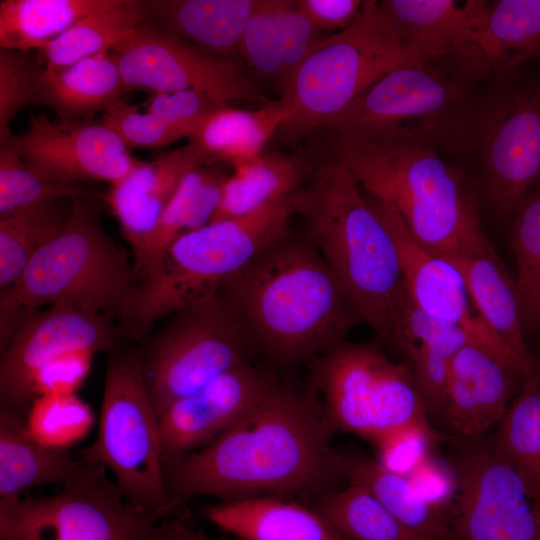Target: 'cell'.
<instances>
[{
	"label": "cell",
	"mask_w": 540,
	"mask_h": 540,
	"mask_svg": "<svg viewBox=\"0 0 540 540\" xmlns=\"http://www.w3.org/2000/svg\"><path fill=\"white\" fill-rule=\"evenodd\" d=\"M333 434L311 385L278 382L213 441L166 466V485L182 504L196 496L311 495L343 478Z\"/></svg>",
	"instance_id": "6da1fadb"
},
{
	"label": "cell",
	"mask_w": 540,
	"mask_h": 540,
	"mask_svg": "<svg viewBox=\"0 0 540 540\" xmlns=\"http://www.w3.org/2000/svg\"><path fill=\"white\" fill-rule=\"evenodd\" d=\"M309 137L315 156L337 163L392 206L428 251L451 260L491 244L460 171L412 130L366 124L320 128Z\"/></svg>",
	"instance_id": "7a4b0ae2"
},
{
	"label": "cell",
	"mask_w": 540,
	"mask_h": 540,
	"mask_svg": "<svg viewBox=\"0 0 540 540\" xmlns=\"http://www.w3.org/2000/svg\"><path fill=\"white\" fill-rule=\"evenodd\" d=\"M217 294L252 352L280 364L312 362L362 320L304 229L288 227Z\"/></svg>",
	"instance_id": "3957f363"
},
{
	"label": "cell",
	"mask_w": 540,
	"mask_h": 540,
	"mask_svg": "<svg viewBox=\"0 0 540 540\" xmlns=\"http://www.w3.org/2000/svg\"><path fill=\"white\" fill-rule=\"evenodd\" d=\"M315 157L310 176L292 194L295 214L376 342L393 351L405 290L394 239L357 181L337 163Z\"/></svg>",
	"instance_id": "277c9868"
},
{
	"label": "cell",
	"mask_w": 540,
	"mask_h": 540,
	"mask_svg": "<svg viewBox=\"0 0 540 540\" xmlns=\"http://www.w3.org/2000/svg\"><path fill=\"white\" fill-rule=\"evenodd\" d=\"M494 71L482 52L408 61L317 129L397 124L425 139L444 157L475 162L477 104Z\"/></svg>",
	"instance_id": "5b68a950"
},
{
	"label": "cell",
	"mask_w": 540,
	"mask_h": 540,
	"mask_svg": "<svg viewBox=\"0 0 540 540\" xmlns=\"http://www.w3.org/2000/svg\"><path fill=\"white\" fill-rule=\"evenodd\" d=\"M295 215L292 195L240 218L210 223L171 243L138 275L118 325L138 342L165 316L210 295L281 235Z\"/></svg>",
	"instance_id": "8992f818"
},
{
	"label": "cell",
	"mask_w": 540,
	"mask_h": 540,
	"mask_svg": "<svg viewBox=\"0 0 540 540\" xmlns=\"http://www.w3.org/2000/svg\"><path fill=\"white\" fill-rule=\"evenodd\" d=\"M136 281L134 261L106 233L89 197L79 196L61 233L0 291V320L56 303L118 320Z\"/></svg>",
	"instance_id": "52a82bcc"
},
{
	"label": "cell",
	"mask_w": 540,
	"mask_h": 540,
	"mask_svg": "<svg viewBox=\"0 0 540 540\" xmlns=\"http://www.w3.org/2000/svg\"><path fill=\"white\" fill-rule=\"evenodd\" d=\"M85 464L116 476L126 500L156 520L186 519L168 490L158 417L147 391L137 345L107 354L104 394L95 441L77 451Z\"/></svg>",
	"instance_id": "ba28073f"
},
{
	"label": "cell",
	"mask_w": 540,
	"mask_h": 540,
	"mask_svg": "<svg viewBox=\"0 0 540 540\" xmlns=\"http://www.w3.org/2000/svg\"><path fill=\"white\" fill-rule=\"evenodd\" d=\"M415 59L381 17L377 1H364L355 23L324 37L292 76L279 98L289 113L279 139L308 137L386 73Z\"/></svg>",
	"instance_id": "9c48e42d"
},
{
	"label": "cell",
	"mask_w": 540,
	"mask_h": 540,
	"mask_svg": "<svg viewBox=\"0 0 540 540\" xmlns=\"http://www.w3.org/2000/svg\"><path fill=\"white\" fill-rule=\"evenodd\" d=\"M311 365L310 385L333 433L374 443L400 426L429 422L411 368L392 359L378 342L345 340Z\"/></svg>",
	"instance_id": "30bf717a"
},
{
	"label": "cell",
	"mask_w": 540,
	"mask_h": 540,
	"mask_svg": "<svg viewBox=\"0 0 540 540\" xmlns=\"http://www.w3.org/2000/svg\"><path fill=\"white\" fill-rule=\"evenodd\" d=\"M138 343L158 418L177 401L249 362L253 353L238 320L217 293L176 311L164 327Z\"/></svg>",
	"instance_id": "8fae6325"
},
{
	"label": "cell",
	"mask_w": 540,
	"mask_h": 540,
	"mask_svg": "<svg viewBox=\"0 0 540 540\" xmlns=\"http://www.w3.org/2000/svg\"><path fill=\"white\" fill-rule=\"evenodd\" d=\"M474 160L492 209L512 219L540 178V105L532 77L520 68L494 71L485 83L475 115Z\"/></svg>",
	"instance_id": "7c38bea8"
},
{
	"label": "cell",
	"mask_w": 540,
	"mask_h": 540,
	"mask_svg": "<svg viewBox=\"0 0 540 540\" xmlns=\"http://www.w3.org/2000/svg\"><path fill=\"white\" fill-rule=\"evenodd\" d=\"M105 471L52 496L0 499L1 540H169L164 522L130 504Z\"/></svg>",
	"instance_id": "4fadbf2b"
},
{
	"label": "cell",
	"mask_w": 540,
	"mask_h": 540,
	"mask_svg": "<svg viewBox=\"0 0 540 540\" xmlns=\"http://www.w3.org/2000/svg\"><path fill=\"white\" fill-rule=\"evenodd\" d=\"M127 343L114 318L67 303L19 311L0 320V408L26 417L34 401V377L56 357L75 350L108 354Z\"/></svg>",
	"instance_id": "5bb4252c"
},
{
	"label": "cell",
	"mask_w": 540,
	"mask_h": 540,
	"mask_svg": "<svg viewBox=\"0 0 540 540\" xmlns=\"http://www.w3.org/2000/svg\"><path fill=\"white\" fill-rule=\"evenodd\" d=\"M458 493L441 540H540V512L490 439L452 437Z\"/></svg>",
	"instance_id": "9a60e30c"
},
{
	"label": "cell",
	"mask_w": 540,
	"mask_h": 540,
	"mask_svg": "<svg viewBox=\"0 0 540 540\" xmlns=\"http://www.w3.org/2000/svg\"><path fill=\"white\" fill-rule=\"evenodd\" d=\"M127 92L196 91L221 106L231 101H269L237 63L213 55L186 39L142 23L113 51Z\"/></svg>",
	"instance_id": "2e32d148"
},
{
	"label": "cell",
	"mask_w": 540,
	"mask_h": 540,
	"mask_svg": "<svg viewBox=\"0 0 540 540\" xmlns=\"http://www.w3.org/2000/svg\"><path fill=\"white\" fill-rule=\"evenodd\" d=\"M4 144L40 175L56 181L113 185L141 163L112 130L94 119L59 123L31 112L27 130Z\"/></svg>",
	"instance_id": "e0dca14e"
},
{
	"label": "cell",
	"mask_w": 540,
	"mask_h": 540,
	"mask_svg": "<svg viewBox=\"0 0 540 540\" xmlns=\"http://www.w3.org/2000/svg\"><path fill=\"white\" fill-rule=\"evenodd\" d=\"M528 375L511 353L470 339L450 365L440 419L452 437H484L500 423Z\"/></svg>",
	"instance_id": "ac0fdd59"
},
{
	"label": "cell",
	"mask_w": 540,
	"mask_h": 540,
	"mask_svg": "<svg viewBox=\"0 0 540 540\" xmlns=\"http://www.w3.org/2000/svg\"><path fill=\"white\" fill-rule=\"evenodd\" d=\"M278 382L269 371L246 362L174 403L158 418L164 466L213 441Z\"/></svg>",
	"instance_id": "d6986e66"
},
{
	"label": "cell",
	"mask_w": 540,
	"mask_h": 540,
	"mask_svg": "<svg viewBox=\"0 0 540 540\" xmlns=\"http://www.w3.org/2000/svg\"><path fill=\"white\" fill-rule=\"evenodd\" d=\"M365 194L394 239L404 284L413 303L427 315L461 327L471 340L512 353L476 310L459 269L420 245L392 206Z\"/></svg>",
	"instance_id": "ffe728a7"
},
{
	"label": "cell",
	"mask_w": 540,
	"mask_h": 540,
	"mask_svg": "<svg viewBox=\"0 0 540 540\" xmlns=\"http://www.w3.org/2000/svg\"><path fill=\"white\" fill-rule=\"evenodd\" d=\"M484 0H382L377 8L419 59L482 52L488 57ZM489 58V57H488Z\"/></svg>",
	"instance_id": "44dd1931"
},
{
	"label": "cell",
	"mask_w": 540,
	"mask_h": 540,
	"mask_svg": "<svg viewBox=\"0 0 540 540\" xmlns=\"http://www.w3.org/2000/svg\"><path fill=\"white\" fill-rule=\"evenodd\" d=\"M194 144L162 153L135 167L111 185L105 200L135 252L151 232L183 179L194 169L212 165Z\"/></svg>",
	"instance_id": "7402d4cb"
},
{
	"label": "cell",
	"mask_w": 540,
	"mask_h": 540,
	"mask_svg": "<svg viewBox=\"0 0 540 540\" xmlns=\"http://www.w3.org/2000/svg\"><path fill=\"white\" fill-rule=\"evenodd\" d=\"M470 339L461 327L422 312L405 287L392 352L411 368L428 415L440 418L450 365Z\"/></svg>",
	"instance_id": "603a6c76"
},
{
	"label": "cell",
	"mask_w": 540,
	"mask_h": 540,
	"mask_svg": "<svg viewBox=\"0 0 540 540\" xmlns=\"http://www.w3.org/2000/svg\"><path fill=\"white\" fill-rule=\"evenodd\" d=\"M25 418L0 408V499L20 497L23 491L44 484L65 486L106 470L102 464L80 462L69 449L40 443Z\"/></svg>",
	"instance_id": "cb8c5ba5"
},
{
	"label": "cell",
	"mask_w": 540,
	"mask_h": 540,
	"mask_svg": "<svg viewBox=\"0 0 540 540\" xmlns=\"http://www.w3.org/2000/svg\"><path fill=\"white\" fill-rule=\"evenodd\" d=\"M203 515L241 540H345L311 506L282 496L220 501Z\"/></svg>",
	"instance_id": "d4e9b609"
},
{
	"label": "cell",
	"mask_w": 540,
	"mask_h": 540,
	"mask_svg": "<svg viewBox=\"0 0 540 540\" xmlns=\"http://www.w3.org/2000/svg\"><path fill=\"white\" fill-rule=\"evenodd\" d=\"M448 261L461 272L471 300L488 327L529 374L535 373L522 326L516 280L492 244Z\"/></svg>",
	"instance_id": "484cf974"
},
{
	"label": "cell",
	"mask_w": 540,
	"mask_h": 540,
	"mask_svg": "<svg viewBox=\"0 0 540 540\" xmlns=\"http://www.w3.org/2000/svg\"><path fill=\"white\" fill-rule=\"evenodd\" d=\"M316 157L309 148L297 153L263 151L234 167L225 181L210 223L229 221L291 196L310 176Z\"/></svg>",
	"instance_id": "4316f807"
},
{
	"label": "cell",
	"mask_w": 540,
	"mask_h": 540,
	"mask_svg": "<svg viewBox=\"0 0 540 540\" xmlns=\"http://www.w3.org/2000/svg\"><path fill=\"white\" fill-rule=\"evenodd\" d=\"M254 3L255 0L143 1L146 11L144 22L155 20L157 25L153 26L235 62L233 57L239 54L242 34Z\"/></svg>",
	"instance_id": "83f0119b"
},
{
	"label": "cell",
	"mask_w": 540,
	"mask_h": 540,
	"mask_svg": "<svg viewBox=\"0 0 540 540\" xmlns=\"http://www.w3.org/2000/svg\"><path fill=\"white\" fill-rule=\"evenodd\" d=\"M126 93L111 51L63 67L46 65L41 80V104L55 111L59 123L93 119Z\"/></svg>",
	"instance_id": "f1b7e54d"
},
{
	"label": "cell",
	"mask_w": 540,
	"mask_h": 540,
	"mask_svg": "<svg viewBox=\"0 0 540 540\" xmlns=\"http://www.w3.org/2000/svg\"><path fill=\"white\" fill-rule=\"evenodd\" d=\"M288 119V110L279 100L255 110L226 105L203 120L190 142L213 164L227 162L235 167L261 154Z\"/></svg>",
	"instance_id": "f546056e"
},
{
	"label": "cell",
	"mask_w": 540,
	"mask_h": 540,
	"mask_svg": "<svg viewBox=\"0 0 540 540\" xmlns=\"http://www.w3.org/2000/svg\"><path fill=\"white\" fill-rule=\"evenodd\" d=\"M227 178L218 163L186 175L151 232L133 252L136 275L175 240L209 224Z\"/></svg>",
	"instance_id": "4dcf8cb0"
},
{
	"label": "cell",
	"mask_w": 540,
	"mask_h": 540,
	"mask_svg": "<svg viewBox=\"0 0 540 540\" xmlns=\"http://www.w3.org/2000/svg\"><path fill=\"white\" fill-rule=\"evenodd\" d=\"M540 512V375H528L490 439Z\"/></svg>",
	"instance_id": "1f68e13d"
},
{
	"label": "cell",
	"mask_w": 540,
	"mask_h": 540,
	"mask_svg": "<svg viewBox=\"0 0 540 540\" xmlns=\"http://www.w3.org/2000/svg\"><path fill=\"white\" fill-rule=\"evenodd\" d=\"M341 454L342 477L369 490L388 511L411 531L441 540L445 516L433 509L417 492L408 477L393 473L376 459L358 452Z\"/></svg>",
	"instance_id": "d6a6232c"
},
{
	"label": "cell",
	"mask_w": 540,
	"mask_h": 540,
	"mask_svg": "<svg viewBox=\"0 0 540 540\" xmlns=\"http://www.w3.org/2000/svg\"><path fill=\"white\" fill-rule=\"evenodd\" d=\"M112 0H2L0 47L41 50L80 19Z\"/></svg>",
	"instance_id": "836d02e7"
},
{
	"label": "cell",
	"mask_w": 540,
	"mask_h": 540,
	"mask_svg": "<svg viewBox=\"0 0 540 540\" xmlns=\"http://www.w3.org/2000/svg\"><path fill=\"white\" fill-rule=\"evenodd\" d=\"M74 198L51 199L0 218V291L13 284L33 257L64 229Z\"/></svg>",
	"instance_id": "e575fe53"
},
{
	"label": "cell",
	"mask_w": 540,
	"mask_h": 540,
	"mask_svg": "<svg viewBox=\"0 0 540 540\" xmlns=\"http://www.w3.org/2000/svg\"><path fill=\"white\" fill-rule=\"evenodd\" d=\"M145 17L143 1L112 0L107 7L77 21L39 52L47 66L63 67L113 51L131 36Z\"/></svg>",
	"instance_id": "d590c367"
},
{
	"label": "cell",
	"mask_w": 540,
	"mask_h": 540,
	"mask_svg": "<svg viewBox=\"0 0 540 540\" xmlns=\"http://www.w3.org/2000/svg\"><path fill=\"white\" fill-rule=\"evenodd\" d=\"M310 506L345 540H429L404 526L359 485L348 483L317 496Z\"/></svg>",
	"instance_id": "8d00e7d4"
},
{
	"label": "cell",
	"mask_w": 540,
	"mask_h": 540,
	"mask_svg": "<svg viewBox=\"0 0 540 540\" xmlns=\"http://www.w3.org/2000/svg\"><path fill=\"white\" fill-rule=\"evenodd\" d=\"M485 31L495 71L519 69L540 58V0L488 1Z\"/></svg>",
	"instance_id": "74e56055"
},
{
	"label": "cell",
	"mask_w": 540,
	"mask_h": 540,
	"mask_svg": "<svg viewBox=\"0 0 540 540\" xmlns=\"http://www.w3.org/2000/svg\"><path fill=\"white\" fill-rule=\"evenodd\" d=\"M510 244L524 332L540 321V178L526 194L511 219Z\"/></svg>",
	"instance_id": "f35d334b"
},
{
	"label": "cell",
	"mask_w": 540,
	"mask_h": 540,
	"mask_svg": "<svg viewBox=\"0 0 540 540\" xmlns=\"http://www.w3.org/2000/svg\"><path fill=\"white\" fill-rule=\"evenodd\" d=\"M282 0H255L240 41L239 54L258 78L283 94L286 82L280 34Z\"/></svg>",
	"instance_id": "ab89813d"
},
{
	"label": "cell",
	"mask_w": 540,
	"mask_h": 540,
	"mask_svg": "<svg viewBox=\"0 0 540 540\" xmlns=\"http://www.w3.org/2000/svg\"><path fill=\"white\" fill-rule=\"evenodd\" d=\"M25 421L29 432L40 443L68 449L87 435L94 414L76 393L46 394L34 399Z\"/></svg>",
	"instance_id": "60d3db41"
},
{
	"label": "cell",
	"mask_w": 540,
	"mask_h": 540,
	"mask_svg": "<svg viewBox=\"0 0 540 540\" xmlns=\"http://www.w3.org/2000/svg\"><path fill=\"white\" fill-rule=\"evenodd\" d=\"M87 195L78 182L46 178L8 144L0 145V218L22 207L56 198Z\"/></svg>",
	"instance_id": "b9f144b4"
},
{
	"label": "cell",
	"mask_w": 540,
	"mask_h": 540,
	"mask_svg": "<svg viewBox=\"0 0 540 540\" xmlns=\"http://www.w3.org/2000/svg\"><path fill=\"white\" fill-rule=\"evenodd\" d=\"M46 63L38 51L0 49V144L13 135L9 124L22 108L41 104V80Z\"/></svg>",
	"instance_id": "7bdbcfd3"
},
{
	"label": "cell",
	"mask_w": 540,
	"mask_h": 540,
	"mask_svg": "<svg viewBox=\"0 0 540 540\" xmlns=\"http://www.w3.org/2000/svg\"><path fill=\"white\" fill-rule=\"evenodd\" d=\"M119 99L102 113L100 122L112 130L128 148L168 146L185 135L160 118Z\"/></svg>",
	"instance_id": "ee69618b"
},
{
	"label": "cell",
	"mask_w": 540,
	"mask_h": 540,
	"mask_svg": "<svg viewBox=\"0 0 540 540\" xmlns=\"http://www.w3.org/2000/svg\"><path fill=\"white\" fill-rule=\"evenodd\" d=\"M440 435L429 422H414L400 426L374 444L377 462L385 469L408 477L433 452Z\"/></svg>",
	"instance_id": "f6af8a7d"
},
{
	"label": "cell",
	"mask_w": 540,
	"mask_h": 540,
	"mask_svg": "<svg viewBox=\"0 0 540 540\" xmlns=\"http://www.w3.org/2000/svg\"><path fill=\"white\" fill-rule=\"evenodd\" d=\"M146 111L191 138L203 120L222 107L212 99L193 90L170 93H149L143 104Z\"/></svg>",
	"instance_id": "bcb514c9"
},
{
	"label": "cell",
	"mask_w": 540,
	"mask_h": 540,
	"mask_svg": "<svg viewBox=\"0 0 540 540\" xmlns=\"http://www.w3.org/2000/svg\"><path fill=\"white\" fill-rule=\"evenodd\" d=\"M319 31L300 10L296 1L282 0L280 34L286 87L302 62L324 38L319 36Z\"/></svg>",
	"instance_id": "7dc6e473"
},
{
	"label": "cell",
	"mask_w": 540,
	"mask_h": 540,
	"mask_svg": "<svg viewBox=\"0 0 540 540\" xmlns=\"http://www.w3.org/2000/svg\"><path fill=\"white\" fill-rule=\"evenodd\" d=\"M94 352L75 350L64 353L42 367L34 377L32 396L75 393L92 365Z\"/></svg>",
	"instance_id": "c3c4849f"
},
{
	"label": "cell",
	"mask_w": 540,
	"mask_h": 540,
	"mask_svg": "<svg viewBox=\"0 0 540 540\" xmlns=\"http://www.w3.org/2000/svg\"><path fill=\"white\" fill-rule=\"evenodd\" d=\"M408 478L426 503L446 517L458 493V477L451 462L432 453Z\"/></svg>",
	"instance_id": "681fc988"
},
{
	"label": "cell",
	"mask_w": 540,
	"mask_h": 540,
	"mask_svg": "<svg viewBox=\"0 0 540 540\" xmlns=\"http://www.w3.org/2000/svg\"><path fill=\"white\" fill-rule=\"evenodd\" d=\"M361 0H297L296 4L318 30L349 28L358 19Z\"/></svg>",
	"instance_id": "f907efd6"
},
{
	"label": "cell",
	"mask_w": 540,
	"mask_h": 540,
	"mask_svg": "<svg viewBox=\"0 0 540 540\" xmlns=\"http://www.w3.org/2000/svg\"><path fill=\"white\" fill-rule=\"evenodd\" d=\"M169 540H227L213 538L201 529L195 528L187 520L170 518L163 520Z\"/></svg>",
	"instance_id": "816d5d0a"
},
{
	"label": "cell",
	"mask_w": 540,
	"mask_h": 540,
	"mask_svg": "<svg viewBox=\"0 0 540 540\" xmlns=\"http://www.w3.org/2000/svg\"><path fill=\"white\" fill-rule=\"evenodd\" d=\"M536 331V342H535V350L531 353L536 372L540 375V321L535 329Z\"/></svg>",
	"instance_id": "f5cc1de1"
},
{
	"label": "cell",
	"mask_w": 540,
	"mask_h": 540,
	"mask_svg": "<svg viewBox=\"0 0 540 540\" xmlns=\"http://www.w3.org/2000/svg\"><path fill=\"white\" fill-rule=\"evenodd\" d=\"M532 87L535 97L540 105V74L532 76Z\"/></svg>",
	"instance_id": "db71d44e"
}]
</instances>
